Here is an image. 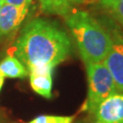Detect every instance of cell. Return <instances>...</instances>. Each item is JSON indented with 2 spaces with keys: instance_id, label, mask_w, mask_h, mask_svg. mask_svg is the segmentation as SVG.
<instances>
[{
  "instance_id": "cell-13",
  "label": "cell",
  "mask_w": 123,
  "mask_h": 123,
  "mask_svg": "<svg viewBox=\"0 0 123 123\" xmlns=\"http://www.w3.org/2000/svg\"><path fill=\"white\" fill-rule=\"evenodd\" d=\"M32 0H5L4 4L12 5V6H24L30 5Z\"/></svg>"
},
{
  "instance_id": "cell-12",
  "label": "cell",
  "mask_w": 123,
  "mask_h": 123,
  "mask_svg": "<svg viewBox=\"0 0 123 123\" xmlns=\"http://www.w3.org/2000/svg\"><path fill=\"white\" fill-rule=\"evenodd\" d=\"M119 0H98V2H99V4L103 6V7H105V8H108V9H113L116 5L118 4V2H119Z\"/></svg>"
},
{
  "instance_id": "cell-9",
  "label": "cell",
  "mask_w": 123,
  "mask_h": 123,
  "mask_svg": "<svg viewBox=\"0 0 123 123\" xmlns=\"http://www.w3.org/2000/svg\"><path fill=\"white\" fill-rule=\"evenodd\" d=\"M0 72L5 78L8 79H24L28 76L26 68L13 55H7L1 60Z\"/></svg>"
},
{
  "instance_id": "cell-10",
  "label": "cell",
  "mask_w": 123,
  "mask_h": 123,
  "mask_svg": "<svg viewBox=\"0 0 123 123\" xmlns=\"http://www.w3.org/2000/svg\"><path fill=\"white\" fill-rule=\"evenodd\" d=\"M75 116L40 115L26 123H73Z\"/></svg>"
},
{
  "instance_id": "cell-1",
  "label": "cell",
  "mask_w": 123,
  "mask_h": 123,
  "mask_svg": "<svg viewBox=\"0 0 123 123\" xmlns=\"http://www.w3.org/2000/svg\"><path fill=\"white\" fill-rule=\"evenodd\" d=\"M71 51V41L57 23L36 18L26 24L14 44V55L27 71L37 67H56Z\"/></svg>"
},
{
  "instance_id": "cell-11",
  "label": "cell",
  "mask_w": 123,
  "mask_h": 123,
  "mask_svg": "<svg viewBox=\"0 0 123 123\" xmlns=\"http://www.w3.org/2000/svg\"><path fill=\"white\" fill-rule=\"evenodd\" d=\"M111 11L115 16L116 19L118 20V22L123 27V0H119L118 4L115 6Z\"/></svg>"
},
{
  "instance_id": "cell-2",
  "label": "cell",
  "mask_w": 123,
  "mask_h": 123,
  "mask_svg": "<svg viewBox=\"0 0 123 123\" xmlns=\"http://www.w3.org/2000/svg\"><path fill=\"white\" fill-rule=\"evenodd\" d=\"M65 18L84 63L103 61L111 46L110 31L86 11L74 9Z\"/></svg>"
},
{
  "instance_id": "cell-16",
  "label": "cell",
  "mask_w": 123,
  "mask_h": 123,
  "mask_svg": "<svg viewBox=\"0 0 123 123\" xmlns=\"http://www.w3.org/2000/svg\"><path fill=\"white\" fill-rule=\"evenodd\" d=\"M3 4H0V8H1V6H2Z\"/></svg>"
},
{
  "instance_id": "cell-3",
  "label": "cell",
  "mask_w": 123,
  "mask_h": 123,
  "mask_svg": "<svg viewBox=\"0 0 123 123\" xmlns=\"http://www.w3.org/2000/svg\"><path fill=\"white\" fill-rule=\"evenodd\" d=\"M88 95L81 110L94 114L98 105L117 91L114 80L104 62L86 64Z\"/></svg>"
},
{
  "instance_id": "cell-5",
  "label": "cell",
  "mask_w": 123,
  "mask_h": 123,
  "mask_svg": "<svg viewBox=\"0 0 123 123\" xmlns=\"http://www.w3.org/2000/svg\"><path fill=\"white\" fill-rule=\"evenodd\" d=\"M93 115L94 123H123V92L111 94L98 105Z\"/></svg>"
},
{
  "instance_id": "cell-14",
  "label": "cell",
  "mask_w": 123,
  "mask_h": 123,
  "mask_svg": "<svg viewBox=\"0 0 123 123\" xmlns=\"http://www.w3.org/2000/svg\"><path fill=\"white\" fill-rule=\"evenodd\" d=\"M4 80H5V77L2 75V73L0 72V91L3 88V85H4Z\"/></svg>"
},
{
  "instance_id": "cell-7",
  "label": "cell",
  "mask_w": 123,
  "mask_h": 123,
  "mask_svg": "<svg viewBox=\"0 0 123 123\" xmlns=\"http://www.w3.org/2000/svg\"><path fill=\"white\" fill-rule=\"evenodd\" d=\"M53 70L54 68L49 67H37L28 70L32 89L46 98H51L52 97Z\"/></svg>"
},
{
  "instance_id": "cell-4",
  "label": "cell",
  "mask_w": 123,
  "mask_h": 123,
  "mask_svg": "<svg viewBox=\"0 0 123 123\" xmlns=\"http://www.w3.org/2000/svg\"><path fill=\"white\" fill-rule=\"evenodd\" d=\"M110 34L111 46L103 62L113 78L117 91L123 92V35L118 29Z\"/></svg>"
},
{
  "instance_id": "cell-6",
  "label": "cell",
  "mask_w": 123,
  "mask_h": 123,
  "mask_svg": "<svg viewBox=\"0 0 123 123\" xmlns=\"http://www.w3.org/2000/svg\"><path fill=\"white\" fill-rule=\"evenodd\" d=\"M30 5L12 6L3 4L0 8V37L13 33L22 24Z\"/></svg>"
},
{
  "instance_id": "cell-15",
  "label": "cell",
  "mask_w": 123,
  "mask_h": 123,
  "mask_svg": "<svg viewBox=\"0 0 123 123\" xmlns=\"http://www.w3.org/2000/svg\"><path fill=\"white\" fill-rule=\"evenodd\" d=\"M5 0H0V4H4Z\"/></svg>"
},
{
  "instance_id": "cell-17",
  "label": "cell",
  "mask_w": 123,
  "mask_h": 123,
  "mask_svg": "<svg viewBox=\"0 0 123 123\" xmlns=\"http://www.w3.org/2000/svg\"><path fill=\"white\" fill-rule=\"evenodd\" d=\"M0 123H3V122H0Z\"/></svg>"
},
{
  "instance_id": "cell-8",
  "label": "cell",
  "mask_w": 123,
  "mask_h": 123,
  "mask_svg": "<svg viewBox=\"0 0 123 123\" xmlns=\"http://www.w3.org/2000/svg\"><path fill=\"white\" fill-rule=\"evenodd\" d=\"M38 2L42 12L66 17L74 10L76 6L82 4L84 0H38Z\"/></svg>"
}]
</instances>
